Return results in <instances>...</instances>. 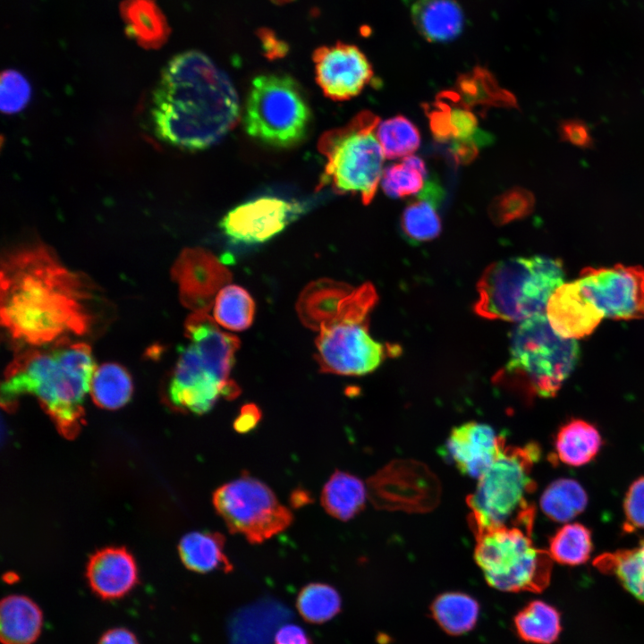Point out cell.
Returning <instances> with one entry per match:
<instances>
[{
    "mask_svg": "<svg viewBox=\"0 0 644 644\" xmlns=\"http://www.w3.org/2000/svg\"><path fill=\"white\" fill-rule=\"evenodd\" d=\"M94 300L90 281L42 243L20 246L2 258L1 323L18 343L42 346L87 334Z\"/></svg>",
    "mask_w": 644,
    "mask_h": 644,
    "instance_id": "1",
    "label": "cell"
},
{
    "mask_svg": "<svg viewBox=\"0 0 644 644\" xmlns=\"http://www.w3.org/2000/svg\"><path fill=\"white\" fill-rule=\"evenodd\" d=\"M151 99L157 137L183 149L200 150L217 143L240 117L230 79L197 50L180 53L166 64Z\"/></svg>",
    "mask_w": 644,
    "mask_h": 644,
    "instance_id": "2",
    "label": "cell"
},
{
    "mask_svg": "<svg viewBox=\"0 0 644 644\" xmlns=\"http://www.w3.org/2000/svg\"><path fill=\"white\" fill-rule=\"evenodd\" d=\"M90 347L84 343H57L52 349L30 350L7 367L1 404L13 409L21 395L37 397L58 432L77 436L85 422L84 398L95 371Z\"/></svg>",
    "mask_w": 644,
    "mask_h": 644,
    "instance_id": "3",
    "label": "cell"
},
{
    "mask_svg": "<svg viewBox=\"0 0 644 644\" xmlns=\"http://www.w3.org/2000/svg\"><path fill=\"white\" fill-rule=\"evenodd\" d=\"M564 278L559 259L532 256L496 261L487 267L478 283L474 310L483 318L505 321L541 315Z\"/></svg>",
    "mask_w": 644,
    "mask_h": 644,
    "instance_id": "4",
    "label": "cell"
},
{
    "mask_svg": "<svg viewBox=\"0 0 644 644\" xmlns=\"http://www.w3.org/2000/svg\"><path fill=\"white\" fill-rule=\"evenodd\" d=\"M540 453L536 443L504 445L467 497L470 527L533 529L535 506L528 497L536 489L532 469Z\"/></svg>",
    "mask_w": 644,
    "mask_h": 644,
    "instance_id": "5",
    "label": "cell"
},
{
    "mask_svg": "<svg viewBox=\"0 0 644 644\" xmlns=\"http://www.w3.org/2000/svg\"><path fill=\"white\" fill-rule=\"evenodd\" d=\"M379 123L377 114L363 110L321 135L318 148L326 163L318 190L330 185L337 194H359L364 205L372 201L386 158L376 133Z\"/></svg>",
    "mask_w": 644,
    "mask_h": 644,
    "instance_id": "6",
    "label": "cell"
},
{
    "mask_svg": "<svg viewBox=\"0 0 644 644\" xmlns=\"http://www.w3.org/2000/svg\"><path fill=\"white\" fill-rule=\"evenodd\" d=\"M475 560L487 582L508 592L541 591L549 582L552 557L534 546L532 530L520 527H470Z\"/></svg>",
    "mask_w": 644,
    "mask_h": 644,
    "instance_id": "7",
    "label": "cell"
},
{
    "mask_svg": "<svg viewBox=\"0 0 644 644\" xmlns=\"http://www.w3.org/2000/svg\"><path fill=\"white\" fill-rule=\"evenodd\" d=\"M310 122L309 106L292 77L262 74L254 78L243 116L250 136L275 148H292L306 138Z\"/></svg>",
    "mask_w": 644,
    "mask_h": 644,
    "instance_id": "8",
    "label": "cell"
},
{
    "mask_svg": "<svg viewBox=\"0 0 644 644\" xmlns=\"http://www.w3.org/2000/svg\"><path fill=\"white\" fill-rule=\"evenodd\" d=\"M580 348L551 327L543 314L521 321L512 331L506 372L528 379L541 397L554 396L574 369Z\"/></svg>",
    "mask_w": 644,
    "mask_h": 644,
    "instance_id": "9",
    "label": "cell"
},
{
    "mask_svg": "<svg viewBox=\"0 0 644 644\" xmlns=\"http://www.w3.org/2000/svg\"><path fill=\"white\" fill-rule=\"evenodd\" d=\"M213 504L229 531L251 544L262 543L286 530L292 512L261 480L243 473L216 489Z\"/></svg>",
    "mask_w": 644,
    "mask_h": 644,
    "instance_id": "10",
    "label": "cell"
},
{
    "mask_svg": "<svg viewBox=\"0 0 644 644\" xmlns=\"http://www.w3.org/2000/svg\"><path fill=\"white\" fill-rule=\"evenodd\" d=\"M368 496L378 509L426 513L440 498L436 475L421 462L395 460L368 480Z\"/></svg>",
    "mask_w": 644,
    "mask_h": 644,
    "instance_id": "11",
    "label": "cell"
},
{
    "mask_svg": "<svg viewBox=\"0 0 644 644\" xmlns=\"http://www.w3.org/2000/svg\"><path fill=\"white\" fill-rule=\"evenodd\" d=\"M376 301V292L369 284L354 289L345 283L323 278L302 290L296 311L306 327L319 331L337 323L367 320Z\"/></svg>",
    "mask_w": 644,
    "mask_h": 644,
    "instance_id": "12",
    "label": "cell"
},
{
    "mask_svg": "<svg viewBox=\"0 0 644 644\" xmlns=\"http://www.w3.org/2000/svg\"><path fill=\"white\" fill-rule=\"evenodd\" d=\"M241 390L233 381H222L209 362L191 343L179 351L168 387L171 405L182 411L204 414L220 397L235 398Z\"/></svg>",
    "mask_w": 644,
    "mask_h": 644,
    "instance_id": "13",
    "label": "cell"
},
{
    "mask_svg": "<svg viewBox=\"0 0 644 644\" xmlns=\"http://www.w3.org/2000/svg\"><path fill=\"white\" fill-rule=\"evenodd\" d=\"M318 332L315 357L322 372L361 376L384 359L385 349L369 335L367 322L337 323Z\"/></svg>",
    "mask_w": 644,
    "mask_h": 644,
    "instance_id": "14",
    "label": "cell"
},
{
    "mask_svg": "<svg viewBox=\"0 0 644 644\" xmlns=\"http://www.w3.org/2000/svg\"><path fill=\"white\" fill-rule=\"evenodd\" d=\"M577 282L604 318L623 320L644 318L643 267L623 265L587 267Z\"/></svg>",
    "mask_w": 644,
    "mask_h": 644,
    "instance_id": "15",
    "label": "cell"
},
{
    "mask_svg": "<svg viewBox=\"0 0 644 644\" xmlns=\"http://www.w3.org/2000/svg\"><path fill=\"white\" fill-rule=\"evenodd\" d=\"M312 60L318 85L335 101L358 96L373 78L371 64L354 45L338 41L321 46L314 50Z\"/></svg>",
    "mask_w": 644,
    "mask_h": 644,
    "instance_id": "16",
    "label": "cell"
},
{
    "mask_svg": "<svg viewBox=\"0 0 644 644\" xmlns=\"http://www.w3.org/2000/svg\"><path fill=\"white\" fill-rule=\"evenodd\" d=\"M173 275L183 305L193 312L205 313L232 280L231 272L222 261L201 248L184 250L174 266Z\"/></svg>",
    "mask_w": 644,
    "mask_h": 644,
    "instance_id": "17",
    "label": "cell"
},
{
    "mask_svg": "<svg viewBox=\"0 0 644 644\" xmlns=\"http://www.w3.org/2000/svg\"><path fill=\"white\" fill-rule=\"evenodd\" d=\"M301 211L300 205L276 197H261L230 210L220 227L230 239L246 244L271 239Z\"/></svg>",
    "mask_w": 644,
    "mask_h": 644,
    "instance_id": "18",
    "label": "cell"
},
{
    "mask_svg": "<svg viewBox=\"0 0 644 644\" xmlns=\"http://www.w3.org/2000/svg\"><path fill=\"white\" fill-rule=\"evenodd\" d=\"M505 444V438L490 426L470 421L453 428L444 449L462 473L479 478Z\"/></svg>",
    "mask_w": 644,
    "mask_h": 644,
    "instance_id": "19",
    "label": "cell"
},
{
    "mask_svg": "<svg viewBox=\"0 0 644 644\" xmlns=\"http://www.w3.org/2000/svg\"><path fill=\"white\" fill-rule=\"evenodd\" d=\"M546 313L555 333L575 340L589 335L604 318L603 313L585 295L577 280L564 283L553 292Z\"/></svg>",
    "mask_w": 644,
    "mask_h": 644,
    "instance_id": "20",
    "label": "cell"
},
{
    "mask_svg": "<svg viewBox=\"0 0 644 644\" xmlns=\"http://www.w3.org/2000/svg\"><path fill=\"white\" fill-rule=\"evenodd\" d=\"M86 576L97 596L103 599H116L136 585L138 569L133 556L124 547H109L91 555Z\"/></svg>",
    "mask_w": 644,
    "mask_h": 644,
    "instance_id": "21",
    "label": "cell"
},
{
    "mask_svg": "<svg viewBox=\"0 0 644 644\" xmlns=\"http://www.w3.org/2000/svg\"><path fill=\"white\" fill-rule=\"evenodd\" d=\"M185 335L199 353L210 363L224 382H229L231 369L240 340L223 332L208 313L193 312L185 323Z\"/></svg>",
    "mask_w": 644,
    "mask_h": 644,
    "instance_id": "22",
    "label": "cell"
},
{
    "mask_svg": "<svg viewBox=\"0 0 644 644\" xmlns=\"http://www.w3.org/2000/svg\"><path fill=\"white\" fill-rule=\"evenodd\" d=\"M120 13L126 34L145 49H157L168 39L171 29L156 0H123Z\"/></svg>",
    "mask_w": 644,
    "mask_h": 644,
    "instance_id": "23",
    "label": "cell"
},
{
    "mask_svg": "<svg viewBox=\"0 0 644 644\" xmlns=\"http://www.w3.org/2000/svg\"><path fill=\"white\" fill-rule=\"evenodd\" d=\"M411 16L417 30L429 42L451 41L463 29V13L455 0H416Z\"/></svg>",
    "mask_w": 644,
    "mask_h": 644,
    "instance_id": "24",
    "label": "cell"
},
{
    "mask_svg": "<svg viewBox=\"0 0 644 644\" xmlns=\"http://www.w3.org/2000/svg\"><path fill=\"white\" fill-rule=\"evenodd\" d=\"M225 538L216 531H192L182 538L179 555L186 568L205 573L220 570L230 572L233 564L225 553Z\"/></svg>",
    "mask_w": 644,
    "mask_h": 644,
    "instance_id": "25",
    "label": "cell"
},
{
    "mask_svg": "<svg viewBox=\"0 0 644 644\" xmlns=\"http://www.w3.org/2000/svg\"><path fill=\"white\" fill-rule=\"evenodd\" d=\"M0 623L3 644H32L41 631L42 613L27 597L8 596L1 602Z\"/></svg>",
    "mask_w": 644,
    "mask_h": 644,
    "instance_id": "26",
    "label": "cell"
},
{
    "mask_svg": "<svg viewBox=\"0 0 644 644\" xmlns=\"http://www.w3.org/2000/svg\"><path fill=\"white\" fill-rule=\"evenodd\" d=\"M367 496L368 488L360 479L336 470L324 485L320 501L329 515L346 521L363 510Z\"/></svg>",
    "mask_w": 644,
    "mask_h": 644,
    "instance_id": "27",
    "label": "cell"
},
{
    "mask_svg": "<svg viewBox=\"0 0 644 644\" xmlns=\"http://www.w3.org/2000/svg\"><path fill=\"white\" fill-rule=\"evenodd\" d=\"M454 91L460 103L469 109L476 106L518 108L515 96L501 88L493 74L479 66L461 74Z\"/></svg>",
    "mask_w": 644,
    "mask_h": 644,
    "instance_id": "28",
    "label": "cell"
},
{
    "mask_svg": "<svg viewBox=\"0 0 644 644\" xmlns=\"http://www.w3.org/2000/svg\"><path fill=\"white\" fill-rule=\"evenodd\" d=\"M598 430L582 419H572L557 432L555 450L557 459L569 466H582L594 459L600 450Z\"/></svg>",
    "mask_w": 644,
    "mask_h": 644,
    "instance_id": "29",
    "label": "cell"
},
{
    "mask_svg": "<svg viewBox=\"0 0 644 644\" xmlns=\"http://www.w3.org/2000/svg\"><path fill=\"white\" fill-rule=\"evenodd\" d=\"M594 565L614 574L628 593L644 604V538L635 547L600 555Z\"/></svg>",
    "mask_w": 644,
    "mask_h": 644,
    "instance_id": "30",
    "label": "cell"
},
{
    "mask_svg": "<svg viewBox=\"0 0 644 644\" xmlns=\"http://www.w3.org/2000/svg\"><path fill=\"white\" fill-rule=\"evenodd\" d=\"M514 626L518 636L526 642L553 644L562 631L561 615L547 602L534 600L515 615Z\"/></svg>",
    "mask_w": 644,
    "mask_h": 644,
    "instance_id": "31",
    "label": "cell"
},
{
    "mask_svg": "<svg viewBox=\"0 0 644 644\" xmlns=\"http://www.w3.org/2000/svg\"><path fill=\"white\" fill-rule=\"evenodd\" d=\"M433 618L450 635H462L477 623L479 605L468 594L446 592L437 596L430 606Z\"/></svg>",
    "mask_w": 644,
    "mask_h": 644,
    "instance_id": "32",
    "label": "cell"
},
{
    "mask_svg": "<svg viewBox=\"0 0 644 644\" xmlns=\"http://www.w3.org/2000/svg\"><path fill=\"white\" fill-rule=\"evenodd\" d=\"M132 390L130 374L116 363H105L96 369L89 386L93 402L107 410L125 405L131 397Z\"/></svg>",
    "mask_w": 644,
    "mask_h": 644,
    "instance_id": "33",
    "label": "cell"
},
{
    "mask_svg": "<svg viewBox=\"0 0 644 644\" xmlns=\"http://www.w3.org/2000/svg\"><path fill=\"white\" fill-rule=\"evenodd\" d=\"M588 504V496L581 485L572 479L553 481L543 492L539 504L552 521L568 522L581 513Z\"/></svg>",
    "mask_w": 644,
    "mask_h": 644,
    "instance_id": "34",
    "label": "cell"
},
{
    "mask_svg": "<svg viewBox=\"0 0 644 644\" xmlns=\"http://www.w3.org/2000/svg\"><path fill=\"white\" fill-rule=\"evenodd\" d=\"M255 303L250 293L239 285L228 284L216 295L214 318L223 327L242 331L250 326Z\"/></svg>",
    "mask_w": 644,
    "mask_h": 644,
    "instance_id": "35",
    "label": "cell"
},
{
    "mask_svg": "<svg viewBox=\"0 0 644 644\" xmlns=\"http://www.w3.org/2000/svg\"><path fill=\"white\" fill-rule=\"evenodd\" d=\"M548 552L552 559L561 564H582L592 552L590 531L577 522L564 524L550 538Z\"/></svg>",
    "mask_w": 644,
    "mask_h": 644,
    "instance_id": "36",
    "label": "cell"
},
{
    "mask_svg": "<svg viewBox=\"0 0 644 644\" xmlns=\"http://www.w3.org/2000/svg\"><path fill=\"white\" fill-rule=\"evenodd\" d=\"M376 133L387 159L411 156L420 145L418 128L402 114L380 122Z\"/></svg>",
    "mask_w": 644,
    "mask_h": 644,
    "instance_id": "37",
    "label": "cell"
},
{
    "mask_svg": "<svg viewBox=\"0 0 644 644\" xmlns=\"http://www.w3.org/2000/svg\"><path fill=\"white\" fill-rule=\"evenodd\" d=\"M426 175L424 161L417 156H408L384 169L381 187L392 199L404 198L421 191Z\"/></svg>",
    "mask_w": 644,
    "mask_h": 644,
    "instance_id": "38",
    "label": "cell"
},
{
    "mask_svg": "<svg viewBox=\"0 0 644 644\" xmlns=\"http://www.w3.org/2000/svg\"><path fill=\"white\" fill-rule=\"evenodd\" d=\"M297 609L301 617L311 623H323L335 616L341 609V597L328 584L314 582L305 586L298 595Z\"/></svg>",
    "mask_w": 644,
    "mask_h": 644,
    "instance_id": "39",
    "label": "cell"
},
{
    "mask_svg": "<svg viewBox=\"0 0 644 644\" xmlns=\"http://www.w3.org/2000/svg\"><path fill=\"white\" fill-rule=\"evenodd\" d=\"M401 226L405 235L417 242L431 241L442 230L441 220L433 203L422 199L411 202L404 208Z\"/></svg>",
    "mask_w": 644,
    "mask_h": 644,
    "instance_id": "40",
    "label": "cell"
},
{
    "mask_svg": "<svg viewBox=\"0 0 644 644\" xmlns=\"http://www.w3.org/2000/svg\"><path fill=\"white\" fill-rule=\"evenodd\" d=\"M534 208L533 193L516 186L496 196L489 204L487 212L494 224L503 225L528 216Z\"/></svg>",
    "mask_w": 644,
    "mask_h": 644,
    "instance_id": "41",
    "label": "cell"
},
{
    "mask_svg": "<svg viewBox=\"0 0 644 644\" xmlns=\"http://www.w3.org/2000/svg\"><path fill=\"white\" fill-rule=\"evenodd\" d=\"M31 88L26 77L13 69L1 74L0 107L3 113L13 114L21 112L29 104Z\"/></svg>",
    "mask_w": 644,
    "mask_h": 644,
    "instance_id": "42",
    "label": "cell"
},
{
    "mask_svg": "<svg viewBox=\"0 0 644 644\" xmlns=\"http://www.w3.org/2000/svg\"><path fill=\"white\" fill-rule=\"evenodd\" d=\"M423 106L428 117L431 132L435 139L440 142L453 140L452 102L439 93L435 102L428 105L424 104Z\"/></svg>",
    "mask_w": 644,
    "mask_h": 644,
    "instance_id": "43",
    "label": "cell"
},
{
    "mask_svg": "<svg viewBox=\"0 0 644 644\" xmlns=\"http://www.w3.org/2000/svg\"><path fill=\"white\" fill-rule=\"evenodd\" d=\"M623 530L631 533L644 529V477L631 483L623 501Z\"/></svg>",
    "mask_w": 644,
    "mask_h": 644,
    "instance_id": "44",
    "label": "cell"
},
{
    "mask_svg": "<svg viewBox=\"0 0 644 644\" xmlns=\"http://www.w3.org/2000/svg\"><path fill=\"white\" fill-rule=\"evenodd\" d=\"M558 132L561 141L580 148H592L594 140L587 123L580 119H565L559 123Z\"/></svg>",
    "mask_w": 644,
    "mask_h": 644,
    "instance_id": "45",
    "label": "cell"
},
{
    "mask_svg": "<svg viewBox=\"0 0 644 644\" xmlns=\"http://www.w3.org/2000/svg\"><path fill=\"white\" fill-rule=\"evenodd\" d=\"M261 418L259 408L253 404L248 403L242 407L241 412L233 422V428L238 433H247L254 429Z\"/></svg>",
    "mask_w": 644,
    "mask_h": 644,
    "instance_id": "46",
    "label": "cell"
},
{
    "mask_svg": "<svg viewBox=\"0 0 644 644\" xmlns=\"http://www.w3.org/2000/svg\"><path fill=\"white\" fill-rule=\"evenodd\" d=\"M275 644H311L309 638L302 628L296 624L282 626L275 635Z\"/></svg>",
    "mask_w": 644,
    "mask_h": 644,
    "instance_id": "47",
    "label": "cell"
},
{
    "mask_svg": "<svg viewBox=\"0 0 644 644\" xmlns=\"http://www.w3.org/2000/svg\"><path fill=\"white\" fill-rule=\"evenodd\" d=\"M479 149L475 141L470 139L454 140L452 153L459 164H468L478 155Z\"/></svg>",
    "mask_w": 644,
    "mask_h": 644,
    "instance_id": "48",
    "label": "cell"
},
{
    "mask_svg": "<svg viewBox=\"0 0 644 644\" xmlns=\"http://www.w3.org/2000/svg\"><path fill=\"white\" fill-rule=\"evenodd\" d=\"M259 36L267 57L274 59L284 56L286 54L287 49L285 44L280 43V41L272 35L271 31L265 30Z\"/></svg>",
    "mask_w": 644,
    "mask_h": 644,
    "instance_id": "49",
    "label": "cell"
},
{
    "mask_svg": "<svg viewBox=\"0 0 644 644\" xmlns=\"http://www.w3.org/2000/svg\"><path fill=\"white\" fill-rule=\"evenodd\" d=\"M99 644H138V641L131 631L120 628L106 631Z\"/></svg>",
    "mask_w": 644,
    "mask_h": 644,
    "instance_id": "50",
    "label": "cell"
},
{
    "mask_svg": "<svg viewBox=\"0 0 644 644\" xmlns=\"http://www.w3.org/2000/svg\"><path fill=\"white\" fill-rule=\"evenodd\" d=\"M309 496L307 495V492L302 490H297L295 491L292 496V503L294 506H300L304 504H307L309 501Z\"/></svg>",
    "mask_w": 644,
    "mask_h": 644,
    "instance_id": "51",
    "label": "cell"
}]
</instances>
